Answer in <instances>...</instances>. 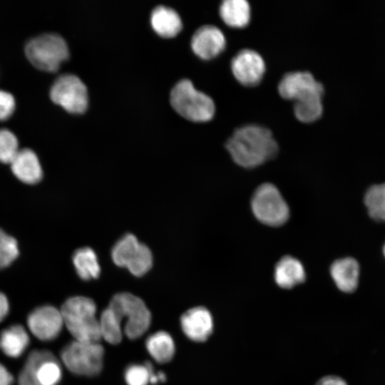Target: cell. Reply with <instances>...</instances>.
I'll use <instances>...</instances> for the list:
<instances>
[{
  "mask_svg": "<svg viewBox=\"0 0 385 385\" xmlns=\"http://www.w3.org/2000/svg\"><path fill=\"white\" fill-rule=\"evenodd\" d=\"M232 160L244 168H253L274 159L279 145L267 127L247 124L235 130L225 143Z\"/></svg>",
  "mask_w": 385,
  "mask_h": 385,
  "instance_id": "obj_1",
  "label": "cell"
},
{
  "mask_svg": "<svg viewBox=\"0 0 385 385\" xmlns=\"http://www.w3.org/2000/svg\"><path fill=\"white\" fill-rule=\"evenodd\" d=\"M64 326L74 340L98 343L101 339L96 304L89 297L74 296L68 298L61 309Z\"/></svg>",
  "mask_w": 385,
  "mask_h": 385,
  "instance_id": "obj_2",
  "label": "cell"
},
{
  "mask_svg": "<svg viewBox=\"0 0 385 385\" xmlns=\"http://www.w3.org/2000/svg\"><path fill=\"white\" fill-rule=\"evenodd\" d=\"M170 104L178 114L193 122L209 121L215 113V105L212 98L196 89L188 79L180 81L173 87Z\"/></svg>",
  "mask_w": 385,
  "mask_h": 385,
  "instance_id": "obj_3",
  "label": "cell"
},
{
  "mask_svg": "<svg viewBox=\"0 0 385 385\" xmlns=\"http://www.w3.org/2000/svg\"><path fill=\"white\" fill-rule=\"evenodd\" d=\"M108 307L121 322L125 318L123 331L128 339H138L149 329L151 313L140 297L129 292L118 293L111 298Z\"/></svg>",
  "mask_w": 385,
  "mask_h": 385,
  "instance_id": "obj_4",
  "label": "cell"
},
{
  "mask_svg": "<svg viewBox=\"0 0 385 385\" xmlns=\"http://www.w3.org/2000/svg\"><path fill=\"white\" fill-rule=\"evenodd\" d=\"M25 53L38 69L53 72L68 59L69 50L64 38L54 33H46L31 38L25 46Z\"/></svg>",
  "mask_w": 385,
  "mask_h": 385,
  "instance_id": "obj_5",
  "label": "cell"
},
{
  "mask_svg": "<svg viewBox=\"0 0 385 385\" xmlns=\"http://www.w3.org/2000/svg\"><path fill=\"white\" fill-rule=\"evenodd\" d=\"M61 363L50 351L34 349L28 355L18 376L19 385H59Z\"/></svg>",
  "mask_w": 385,
  "mask_h": 385,
  "instance_id": "obj_6",
  "label": "cell"
},
{
  "mask_svg": "<svg viewBox=\"0 0 385 385\" xmlns=\"http://www.w3.org/2000/svg\"><path fill=\"white\" fill-rule=\"evenodd\" d=\"M104 348L99 343L73 340L61 350V362L72 374L95 376L103 369Z\"/></svg>",
  "mask_w": 385,
  "mask_h": 385,
  "instance_id": "obj_7",
  "label": "cell"
},
{
  "mask_svg": "<svg viewBox=\"0 0 385 385\" xmlns=\"http://www.w3.org/2000/svg\"><path fill=\"white\" fill-rule=\"evenodd\" d=\"M251 209L255 218L271 227L284 225L289 217V208L278 188L270 183H262L254 191Z\"/></svg>",
  "mask_w": 385,
  "mask_h": 385,
  "instance_id": "obj_8",
  "label": "cell"
},
{
  "mask_svg": "<svg viewBox=\"0 0 385 385\" xmlns=\"http://www.w3.org/2000/svg\"><path fill=\"white\" fill-rule=\"evenodd\" d=\"M51 99L71 113H83L88 107V96L86 85L76 76L63 74L53 83Z\"/></svg>",
  "mask_w": 385,
  "mask_h": 385,
  "instance_id": "obj_9",
  "label": "cell"
},
{
  "mask_svg": "<svg viewBox=\"0 0 385 385\" xmlns=\"http://www.w3.org/2000/svg\"><path fill=\"white\" fill-rule=\"evenodd\" d=\"M26 324L31 333L42 342L58 338L64 326L61 310L51 304L41 305L31 310L27 315Z\"/></svg>",
  "mask_w": 385,
  "mask_h": 385,
  "instance_id": "obj_10",
  "label": "cell"
},
{
  "mask_svg": "<svg viewBox=\"0 0 385 385\" xmlns=\"http://www.w3.org/2000/svg\"><path fill=\"white\" fill-rule=\"evenodd\" d=\"M231 72L243 86L254 87L262 81L266 65L262 56L255 50L243 48L230 61Z\"/></svg>",
  "mask_w": 385,
  "mask_h": 385,
  "instance_id": "obj_11",
  "label": "cell"
},
{
  "mask_svg": "<svg viewBox=\"0 0 385 385\" xmlns=\"http://www.w3.org/2000/svg\"><path fill=\"white\" fill-rule=\"evenodd\" d=\"M277 91L282 98L294 102L311 93L324 91V88L310 72L295 71L282 76Z\"/></svg>",
  "mask_w": 385,
  "mask_h": 385,
  "instance_id": "obj_12",
  "label": "cell"
},
{
  "mask_svg": "<svg viewBox=\"0 0 385 385\" xmlns=\"http://www.w3.org/2000/svg\"><path fill=\"white\" fill-rule=\"evenodd\" d=\"M223 32L214 25H204L197 29L191 38L192 51L203 60H211L221 54L226 47Z\"/></svg>",
  "mask_w": 385,
  "mask_h": 385,
  "instance_id": "obj_13",
  "label": "cell"
},
{
  "mask_svg": "<svg viewBox=\"0 0 385 385\" xmlns=\"http://www.w3.org/2000/svg\"><path fill=\"white\" fill-rule=\"evenodd\" d=\"M180 322L185 335L195 342H205L213 331L212 314L205 307L198 306L188 309L182 314Z\"/></svg>",
  "mask_w": 385,
  "mask_h": 385,
  "instance_id": "obj_14",
  "label": "cell"
},
{
  "mask_svg": "<svg viewBox=\"0 0 385 385\" xmlns=\"http://www.w3.org/2000/svg\"><path fill=\"white\" fill-rule=\"evenodd\" d=\"M14 175L26 184H36L43 176V170L36 154L29 148L19 150L10 163Z\"/></svg>",
  "mask_w": 385,
  "mask_h": 385,
  "instance_id": "obj_15",
  "label": "cell"
},
{
  "mask_svg": "<svg viewBox=\"0 0 385 385\" xmlns=\"http://www.w3.org/2000/svg\"><path fill=\"white\" fill-rule=\"evenodd\" d=\"M274 278L279 287L292 289L305 281L306 272L299 260L292 256L286 255L275 265Z\"/></svg>",
  "mask_w": 385,
  "mask_h": 385,
  "instance_id": "obj_16",
  "label": "cell"
},
{
  "mask_svg": "<svg viewBox=\"0 0 385 385\" xmlns=\"http://www.w3.org/2000/svg\"><path fill=\"white\" fill-rule=\"evenodd\" d=\"M29 344L30 337L21 324H11L0 332V350L9 358H19Z\"/></svg>",
  "mask_w": 385,
  "mask_h": 385,
  "instance_id": "obj_17",
  "label": "cell"
},
{
  "mask_svg": "<svg viewBox=\"0 0 385 385\" xmlns=\"http://www.w3.org/2000/svg\"><path fill=\"white\" fill-rule=\"evenodd\" d=\"M331 276L341 291L346 293L354 292L358 285L359 267L351 257L334 261L330 267Z\"/></svg>",
  "mask_w": 385,
  "mask_h": 385,
  "instance_id": "obj_18",
  "label": "cell"
},
{
  "mask_svg": "<svg viewBox=\"0 0 385 385\" xmlns=\"http://www.w3.org/2000/svg\"><path fill=\"white\" fill-rule=\"evenodd\" d=\"M222 21L233 29L245 28L251 20V6L246 0H225L219 7Z\"/></svg>",
  "mask_w": 385,
  "mask_h": 385,
  "instance_id": "obj_19",
  "label": "cell"
},
{
  "mask_svg": "<svg viewBox=\"0 0 385 385\" xmlns=\"http://www.w3.org/2000/svg\"><path fill=\"white\" fill-rule=\"evenodd\" d=\"M153 30L163 38L175 36L181 31L183 24L178 14L171 8L158 6L150 15Z\"/></svg>",
  "mask_w": 385,
  "mask_h": 385,
  "instance_id": "obj_20",
  "label": "cell"
},
{
  "mask_svg": "<svg viewBox=\"0 0 385 385\" xmlns=\"http://www.w3.org/2000/svg\"><path fill=\"white\" fill-rule=\"evenodd\" d=\"M324 91L316 92L294 101V115L299 122L312 123L319 120L324 111Z\"/></svg>",
  "mask_w": 385,
  "mask_h": 385,
  "instance_id": "obj_21",
  "label": "cell"
},
{
  "mask_svg": "<svg viewBox=\"0 0 385 385\" xmlns=\"http://www.w3.org/2000/svg\"><path fill=\"white\" fill-rule=\"evenodd\" d=\"M145 348L150 356L160 364L171 361L175 352L174 340L165 331H158L148 336L145 340Z\"/></svg>",
  "mask_w": 385,
  "mask_h": 385,
  "instance_id": "obj_22",
  "label": "cell"
},
{
  "mask_svg": "<svg viewBox=\"0 0 385 385\" xmlns=\"http://www.w3.org/2000/svg\"><path fill=\"white\" fill-rule=\"evenodd\" d=\"M72 261L78 277L83 280L97 279L101 274V267L95 251L88 247L76 250Z\"/></svg>",
  "mask_w": 385,
  "mask_h": 385,
  "instance_id": "obj_23",
  "label": "cell"
},
{
  "mask_svg": "<svg viewBox=\"0 0 385 385\" xmlns=\"http://www.w3.org/2000/svg\"><path fill=\"white\" fill-rule=\"evenodd\" d=\"M141 242L133 234L128 233L122 236L111 250V258L113 263L120 267H126Z\"/></svg>",
  "mask_w": 385,
  "mask_h": 385,
  "instance_id": "obj_24",
  "label": "cell"
},
{
  "mask_svg": "<svg viewBox=\"0 0 385 385\" xmlns=\"http://www.w3.org/2000/svg\"><path fill=\"white\" fill-rule=\"evenodd\" d=\"M98 320L101 338L111 344L120 343L123 333L121 322L108 307L102 312Z\"/></svg>",
  "mask_w": 385,
  "mask_h": 385,
  "instance_id": "obj_25",
  "label": "cell"
},
{
  "mask_svg": "<svg viewBox=\"0 0 385 385\" xmlns=\"http://www.w3.org/2000/svg\"><path fill=\"white\" fill-rule=\"evenodd\" d=\"M364 202L372 218L385 221V183L371 187L366 193Z\"/></svg>",
  "mask_w": 385,
  "mask_h": 385,
  "instance_id": "obj_26",
  "label": "cell"
},
{
  "mask_svg": "<svg viewBox=\"0 0 385 385\" xmlns=\"http://www.w3.org/2000/svg\"><path fill=\"white\" fill-rule=\"evenodd\" d=\"M153 257L150 248L140 243L136 252L125 268L134 276L142 277L152 268Z\"/></svg>",
  "mask_w": 385,
  "mask_h": 385,
  "instance_id": "obj_27",
  "label": "cell"
},
{
  "mask_svg": "<svg viewBox=\"0 0 385 385\" xmlns=\"http://www.w3.org/2000/svg\"><path fill=\"white\" fill-rule=\"evenodd\" d=\"M154 367L150 361L143 364H132L128 366L124 372L127 385H148Z\"/></svg>",
  "mask_w": 385,
  "mask_h": 385,
  "instance_id": "obj_28",
  "label": "cell"
},
{
  "mask_svg": "<svg viewBox=\"0 0 385 385\" xmlns=\"http://www.w3.org/2000/svg\"><path fill=\"white\" fill-rule=\"evenodd\" d=\"M16 240L0 229V269L10 265L19 255Z\"/></svg>",
  "mask_w": 385,
  "mask_h": 385,
  "instance_id": "obj_29",
  "label": "cell"
},
{
  "mask_svg": "<svg viewBox=\"0 0 385 385\" xmlns=\"http://www.w3.org/2000/svg\"><path fill=\"white\" fill-rule=\"evenodd\" d=\"M16 136L6 128H0V162L9 163L19 151Z\"/></svg>",
  "mask_w": 385,
  "mask_h": 385,
  "instance_id": "obj_30",
  "label": "cell"
},
{
  "mask_svg": "<svg viewBox=\"0 0 385 385\" xmlns=\"http://www.w3.org/2000/svg\"><path fill=\"white\" fill-rule=\"evenodd\" d=\"M15 109V99L11 93L0 90V120L9 118Z\"/></svg>",
  "mask_w": 385,
  "mask_h": 385,
  "instance_id": "obj_31",
  "label": "cell"
},
{
  "mask_svg": "<svg viewBox=\"0 0 385 385\" xmlns=\"http://www.w3.org/2000/svg\"><path fill=\"white\" fill-rule=\"evenodd\" d=\"M315 385H348L342 377L335 375H328L322 377Z\"/></svg>",
  "mask_w": 385,
  "mask_h": 385,
  "instance_id": "obj_32",
  "label": "cell"
},
{
  "mask_svg": "<svg viewBox=\"0 0 385 385\" xmlns=\"http://www.w3.org/2000/svg\"><path fill=\"white\" fill-rule=\"evenodd\" d=\"M14 378L6 367L0 363V385H12Z\"/></svg>",
  "mask_w": 385,
  "mask_h": 385,
  "instance_id": "obj_33",
  "label": "cell"
},
{
  "mask_svg": "<svg viewBox=\"0 0 385 385\" xmlns=\"http://www.w3.org/2000/svg\"><path fill=\"white\" fill-rule=\"evenodd\" d=\"M10 305L6 296L0 292V322L4 320L9 313Z\"/></svg>",
  "mask_w": 385,
  "mask_h": 385,
  "instance_id": "obj_34",
  "label": "cell"
},
{
  "mask_svg": "<svg viewBox=\"0 0 385 385\" xmlns=\"http://www.w3.org/2000/svg\"><path fill=\"white\" fill-rule=\"evenodd\" d=\"M384 255H385V245H384Z\"/></svg>",
  "mask_w": 385,
  "mask_h": 385,
  "instance_id": "obj_35",
  "label": "cell"
}]
</instances>
